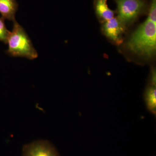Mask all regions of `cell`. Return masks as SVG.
<instances>
[{"instance_id": "obj_1", "label": "cell", "mask_w": 156, "mask_h": 156, "mask_svg": "<svg viewBox=\"0 0 156 156\" xmlns=\"http://www.w3.org/2000/svg\"><path fill=\"white\" fill-rule=\"evenodd\" d=\"M132 53L149 58L156 51V23L147 19L128 39L126 45Z\"/></svg>"}, {"instance_id": "obj_2", "label": "cell", "mask_w": 156, "mask_h": 156, "mask_svg": "<svg viewBox=\"0 0 156 156\" xmlns=\"http://www.w3.org/2000/svg\"><path fill=\"white\" fill-rule=\"evenodd\" d=\"M12 31L7 39L9 48L6 53L13 57H25L35 59L38 56L30 38L23 27L14 20Z\"/></svg>"}, {"instance_id": "obj_3", "label": "cell", "mask_w": 156, "mask_h": 156, "mask_svg": "<svg viewBox=\"0 0 156 156\" xmlns=\"http://www.w3.org/2000/svg\"><path fill=\"white\" fill-rule=\"evenodd\" d=\"M118 18L125 26L134 22L144 7L143 0H115Z\"/></svg>"}, {"instance_id": "obj_4", "label": "cell", "mask_w": 156, "mask_h": 156, "mask_svg": "<svg viewBox=\"0 0 156 156\" xmlns=\"http://www.w3.org/2000/svg\"><path fill=\"white\" fill-rule=\"evenodd\" d=\"M22 156H59L56 147L47 140H37L23 146Z\"/></svg>"}, {"instance_id": "obj_5", "label": "cell", "mask_w": 156, "mask_h": 156, "mask_svg": "<svg viewBox=\"0 0 156 156\" xmlns=\"http://www.w3.org/2000/svg\"><path fill=\"white\" fill-rule=\"evenodd\" d=\"M125 27L118 17H113L105 21L102 29L107 37L117 44H120L122 41Z\"/></svg>"}, {"instance_id": "obj_6", "label": "cell", "mask_w": 156, "mask_h": 156, "mask_svg": "<svg viewBox=\"0 0 156 156\" xmlns=\"http://www.w3.org/2000/svg\"><path fill=\"white\" fill-rule=\"evenodd\" d=\"M16 0H0V14L4 19L13 21L15 20V14L18 10Z\"/></svg>"}, {"instance_id": "obj_7", "label": "cell", "mask_w": 156, "mask_h": 156, "mask_svg": "<svg viewBox=\"0 0 156 156\" xmlns=\"http://www.w3.org/2000/svg\"><path fill=\"white\" fill-rule=\"evenodd\" d=\"M144 98L147 109L153 114L156 115V86L150 85L147 87L144 92Z\"/></svg>"}, {"instance_id": "obj_8", "label": "cell", "mask_w": 156, "mask_h": 156, "mask_svg": "<svg viewBox=\"0 0 156 156\" xmlns=\"http://www.w3.org/2000/svg\"><path fill=\"white\" fill-rule=\"evenodd\" d=\"M95 11L99 18L105 21L111 19L114 16V11L108 6L107 0H96Z\"/></svg>"}, {"instance_id": "obj_9", "label": "cell", "mask_w": 156, "mask_h": 156, "mask_svg": "<svg viewBox=\"0 0 156 156\" xmlns=\"http://www.w3.org/2000/svg\"><path fill=\"white\" fill-rule=\"evenodd\" d=\"M5 20L2 17H0V41L6 44L10 31L6 28Z\"/></svg>"}, {"instance_id": "obj_10", "label": "cell", "mask_w": 156, "mask_h": 156, "mask_svg": "<svg viewBox=\"0 0 156 156\" xmlns=\"http://www.w3.org/2000/svg\"><path fill=\"white\" fill-rule=\"evenodd\" d=\"M147 19L156 23V0L152 1Z\"/></svg>"}, {"instance_id": "obj_11", "label": "cell", "mask_w": 156, "mask_h": 156, "mask_svg": "<svg viewBox=\"0 0 156 156\" xmlns=\"http://www.w3.org/2000/svg\"><path fill=\"white\" fill-rule=\"evenodd\" d=\"M150 85L156 86V72L155 69H153L151 71L150 76Z\"/></svg>"}]
</instances>
